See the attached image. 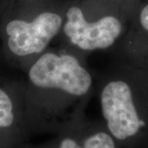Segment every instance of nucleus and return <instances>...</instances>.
Wrapping results in <instances>:
<instances>
[{
	"label": "nucleus",
	"mask_w": 148,
	"mask_h": 148,
	"mask_svg": "<svg viewBox=\"0 0 148 148\" xmlns=\"http://www.w3.org/2000/svg\"><path fill=\"white\" fill-rule=\"evenodd\" d=\"M140 21L143 28L148 32V4L143 8L141 12Z\"/></svg>",
	"instance_id": "7"
},
{
	"label": "nucleus",
	"mask_w": 148,
	"mask_h": 148,
	"mask_svg": "<svg viewBox=\"0 0 148 148\" xmlns=\"http://www.w3.org/2000/svg\"><path fill=\"white\" fill-rule=\"evenodd\" d=\"M117 142L109 131L94 130L67 134L59 139L54 148H118Z\"/></svg>",
	"instance_id": "5"
},
{
	"label": "nucleus",
	"mask_w": 148,
	"mask_h": 148,
	"mask_svg": "<svg viewBox=\"0 0 148 148\" xmlns=\"http://www.w3.org/2000/svg\"><path fill=\"white\" fill-rule=\"evenodd\" d=\"M101 101L107 129L118 142L129 143L141 136L147 123L139 115L126 82L108 83L101 92Z\"/></svg>",
	"instance_id": "2"
},
{
	"label": "nucleus",
	"mask_w": 148,
	"mask_h": 148,
	"mask_svg": "<svg viewBox=\"0 0 148 148\" xmlns=\"http://www.w3.org/2000/svg\"><path fill=\"white\" fill-rule=\"evenodd\" d=\"M64 33L73 45L84 50L110 47L122 32L121 22L116 17L107 16L90 23L77 7L69 8Z\"/></svg>",
	"instance_id": "4"
},
{
	"label": "nucleus",
	"mask_w": 148,
	"mask_h": 148,
	"mask_svg": "<svg viewBox=\"0 0 148 148\" xmlns=\"http://www.w3.org/2000/svg\"><path fill=\"white\" fill-rule=\"evenodd\" d=\"M62 18L53 12L40 14L32 22L13 20L6 26L8 46L16 56L41 52L58 33Z\"/></svg>",
	"instance_id": "3"
},
{
	"label": "nucleus",
	"mask_w": 148,
	"mask_h": 148,
	"mask_svg": "<svg viewBox=\"0 0 148 148\" xmlns=\"http://www.w3.org/2000/svg\"><path fill=\"white\" fill-rule=\"evenodd\" d=\"M16 116L9 95L0 88V148H14Z\"/></svg>",
	"instance_id": "6"
},
{
	"label": "nucleus",
	"mask_w": 148,
	"mask_h": 148,
	"mask_svg": "<svg viewBox=\"0 0 148 148\" xmlns=\"http://www.w3.org/2000/svg\"><path fill=\"white\" fill-rule=\"evenodd\" d=\"M29 78L38 87L59 89L73 95L86 94L92 82L90 73L75 57L53 53H45L32 65Z\"/></svg>",
	"instance_id": "1"
}]
</instances>
